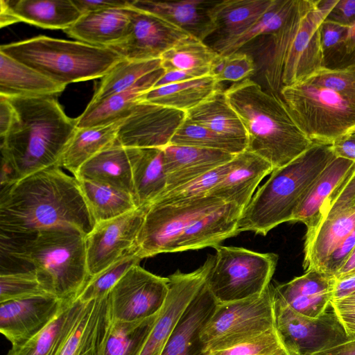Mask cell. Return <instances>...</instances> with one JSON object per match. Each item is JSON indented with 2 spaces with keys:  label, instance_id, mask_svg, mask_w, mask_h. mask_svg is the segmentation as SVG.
I'll use <instances>...</instances> for the list:
<instances>
[{
  "label": "cell",
  "instance_id": "cell-1",
  "mask_svg": "<svg viewBox=\"0 0 355 355\" xmlns=\"http://www.w3.org/2000/svg\"><path fill=\"white\" fill-rule=\"evenodd\" d=\"M95 224L78 180L59 166L1 187L0 235L73 227L87 236Z\"/></svg>",
  "mask_w": 355,
  "mask_h": 355
},
{
  "label": "cell",
  "instance_id": "cell-2",
  "mask_svg": "<svg viewBox=\"0 0 355 355\" xmlns=\"http://www.w3.org/2000/svg\"><path fill=\"white\" fill-rule=\"evenodd\" d=\"M15 110L13 123L1 138V159L14 171L16 181L59 166L77 129L54 96L8 97Z\"/></svg>",
  "mask_w": 355,
  "mask_h": 355
},
{
  "label": "cell",
  "instance_id": "cell-3",
  "mask_svg": "<svg viewBox=\"0 0 355 355\" xmlns=\"http://www.w3.org/2000/svg\"><path fill=\"white\" fill-rule=\"evenodd\" d=\"M85 236L73 227H55L31 234L0 235L1 261L18 272L33 270L46 292L62 300L76 299L89 279Z\"/></svg>",
  "mask_w": 355,
  "mask_h": 355
},
{
  "label": "cell",
  "instance_id": "cell-4",
  "mask_svg": "<svg viewBox=\"0 0 355 355\" xmlns=\"http://www.w3.org/2000/svg\"><path fill=\"white\" fill-rule=\"evenodd\" d=\"M246 132V150L269 162L273 170L302 154L313 144L303 132L279 94L247 78L224 91Z\"/></svg>",
  "mask_w": 355,
  "mask_h": 355
},
{
  "label": "cell",
  "instance_id": "cell-5",
  "mask_svg": "<svg viewBox=\"0 0 355 355\" xmlns=\"http://www.w3.org/2000/svg\"><path fill=\"white\" fill-rule=\"evenodd\" d=\"M334 157L331 144L313 143L294 160L274 169L243 209L239 232L266 236L279 225L291 222L306 193Z\"/></svg>",
  "mask_w": 355,
  "mask_h": 355
},
{
  "label": "cell",
  "instance_id": "cell-6",
  "mask_svg": "<svg viewBox=\"0 0 355 355\" xmlns=\"http://www.w3.org/2000/svg\"><path fill=\"white\" fill-rule=\"evenodd\" d=\"M326 13L316 0H297L282 26L270 36L264 76L270 91L302 82L324 68L320 26Z\"/></svg>",
  "mask_w": 355,
  "mask_h": 355
},
{
  "label": "cell",
  "instance_id": "cell-7",
  "mask_svg": "<svg viewBox=\"0 0 355 355\" xmlns=\"http://www.w3.org/2000/svg\"><path fill=\"white\" fill-rule=\"evenodd\" d=\"M0 52L65 86L102 78L124 60L110 48L44 35L3 44Z\"/></svg>",
  "mask_w": 355,
  "mask_h": 355
},
{
  "label": "cell",
  "instance_id": "cell-8",
  "mask_svg": "<svg viewBox=\"0 0 355 355\" xmlns=\"http://www.w3.org/2000/svg\"><path fill=\"white\" fill-rule=\"evenodd\" d=\"M306 136L317 144H331L355 128V98L306 80L279 92Z\"/></svg>",
  "mask_w": 355,
  "mask_h": 355
},
{
  "label": "cell",
  "instance_id": "cell-9",
  "mask_svg": "<svg viewBox=\"0 0 355 355\" xmlns=\"http://www.w3.org/2000/svg\"><path fill=\"white\" fill-rule=\"evenodd\" d=\"M205 285L218 304L262 293L270 284L278 261L275 253L217 245Z\"/></svg>",
  "mask_w": 355,
  "mask_h": 355
},
{
  "label": "cell",
  "instance_id": "cell-10",
  "mask_svg": "<svg viewBox=\"0 0 355 355\" xmlns=\"http://www.w3.org/2000/svg\"><path fill=\"white\" fill-rule=\"evenodd\" d=\"M275 328L273 285L259 295L218 304L200 332L205 353L225 349Z\"/></svg>",
  "mask_w": 355,
  "mask_h": 355
},
{
  "label": "cell",
  "instance_id": "cell-11",
  "mask_svg": "<svg viewBox=\"0 0 355 355\" xmlns=\"http://www.w3.org/2000/svg\"><path fill=\"white\" fill-rule=\"evenodd\" d=\"M355 228V166L323 205L313 232L305 236L303 268L322 271L338 246Z\"/></svg>",
  "mask_w": 355,
  "mask_h": 355
},
{
  "label": "cell",
  "instance_id": "cell-12",
  "mask_svg": "<svg viewBox=\"0 0 355 355\" xmlns=\"http://www.w3.org/2000/svg\"><path fill=\"white\" fill-rule=\"evenodd\" d=\"M224 204L222 200L207 195L175 203L152 205L146 209L137 255L143 259L173 252L177 240L191 224Z\"/></svg>",
  "mask_w": 355,
  "mask_h": 355
},
{
  "label": "cell",
  "instance_id": "cell-13",
  "mask_svg": "<svg viewBox=\"0 0 355 355\" xmlns=\"http://www.w3.org/2000/svg\"><path fill=\"white\" fill-rule=\"evenodd\" d=\"M274 309L275 329L290 355H313L350 339L332 309L318 318H308L275 294Z\"/></svg>",
  "mask_w": 355,
  "mask_h": 355
},
{
  "label": "cell",
  "instance_id": "cell-14",
  "mask_svg": "<svg viewBox=\"0 0 355 355\" xmlns=\"http://www.w3.org/2000/svg\"><path fill=\"white\" fill-rule=\"evenodd\" d=\"M168 293V279L136 264L109 293L112 321L132 322L159 312Z\"/></svg>",
  "mask_w": 355,
  "mask_h": 355
},
{
  "label": "cell",
  "instance_id": "cell-15",
  "mask_svg": "<svg viewBox=\"0 0 355 355\" xmlns=\"http://www.w3.org/2000/svg\"><path fill=\"white\" fill-rule=\"evenodd\" d=\"M146 209H137L95 224L85 236L88 273L94 277L130 254H137Z\"/></svg>",
  "mask_w": 355,
  "mask_h": 355
},
{
  "label": "cell",
  "instance_id": "cell-16",
  "mask_svg": "<svg viewBox=\"0 0 355 355\" xmlns=\"http://www.w3.org/2000/svg\"><path fill=\"white\" fill-rule=\"evenodd\" d=\"M214 255H209L196 270H177L169 275L168 293L140 355H161L175 326L205 283Z\"/></svg>",
  "mask_w": 355,
  "mask_h": 355
},
{
  "label": "cell",
  "instance_id": "cell-17",
  "mask_svg": "<svg viewBox=\"0 0 355 355\" xmlns=\"http://www.w3.org/2000/svg\"><path fill=\"white\" fill-rule=\"evenodd\" d=\"M186 118V112L141 101L121 125L116 143L125 148H164Z\"/></svg>",
  "mask_w": 355,
  "mask_h": 355
},
{
  "label": "cell",
  "instance_id": "cell-18",
  "mask_svg": "<svg viewBox=\"0 0 355 355\" xmlns=\"http://www.w3.org/2000/svg\"><path fill=\"white\" fill-rule=\"evenodd\" d=\"M188 35L156 15L132 8L129 33L121 42L110 49L125 60L157 59Z\"/></svg>",
  "mask_w": 355,
  "mask_h": 355
},
{
  "label": "cell",
  "instance_id": "cell-19",
  "mask_svg": "<svg viewBox=\"0 0 355 355\" xmlns=\"http://www.w3.org/2000/svg\"><path fill=\"white\" fill-rule=\"evenodd\" d=\"M67 301L42 295L0 302V331L12 347L20 345L46 327Z\"/></svg>",
  "mask_w": 355,
  "mask_h": 355
},
{
  "label": "cell",
  "instance_id": "cell-20",
  "mask_svg": "<svg viewBox=\"0 0 355 355\" xmlns=\"http://www.w3.org/2000/svg\"><path fill=\"white\" fill-rule=\"evenodd\" d=\"M336 279L311 270L291 281L273 285L275 295L297 313L315 318L331 307Z\"/></svg>",
  "mask_w": 355,
  "mask_h": 355
},
{
  "label": "cell",
  "instance_id": "cell-21",
  "mask_svg": "<svg viewBox=\"0 0 355 355\" xmlns=\"http://www.w3.org/2000/svg\"><path fill=\"white\" fill-rule=\"evenodd\" d=\"M163 152L166 175V188L163 193L230 162L236 155L218 150L172 144L163 148Z\"/></svg>",
  "mask_w": 355,
  "mask_h": 355
},
{
  "label": "cell",
  "instance_id": "cell-22",
  "mask_svg": "<svg viewBox=\"0 0 355 355\" xmlns=\"http://www.w3.org/2000/svg\"><path fill=\"white\" fill-rule=\"evenodd\" d=\"M216 1H131V7L156 15L189 35L204 41L214 34L210 10Z\"/></svg>",
  "mask_w": 355,
  "mask_h": 355
},
{
  "label": "cell",
  "instance_id": "cell-23",
  "mask_svg": "<svg viewBox=\"0 0 355 355\" xmlns=\"http://www.w3.org/2000/svg\"><path fill=\"white\" fill-rule=\"evenodd\" d=\"M243 208L225 203L201 216L191 224L177 240L173 252L215 248L220 243L240 234L238 222Z\"/></svg>",
  "mask_w": 355,
  "mask_h": 355
},
{
  "label": "cell",
  "instance_id": "cell-24",
  "mask_svg": "<svg viewBox=\"0 0 355 355\" xmlns=\"http://www.w3.org/2000/svg\"><path fill=\"white\" fill-rule=\"evenodd\" d=\"M272 171L269 162L245 150L235 155L232 169L208 195L244 209L258 184Z\"/></svg>",
  "mask_w": 355,
  "mask_h": 355
},
{
  "label": "cell",
  "instance_id": "cell-25",
  "mask_svg": "<svg viewBox=\"0 0 355 355\" xmlns=\"http://www.w3.org/2000/svg\"><path fill=\"white\" fill-rule=\"evenodd\" d=\"M131 13V7L85 13L64 31L77 41L111 48L121 42L129 33Z\"/></svg>",
  "mask_w": 355,
  "mask_h": 355
},
{
  "label": "cell",
  "instance_id": "cell-26",
  "mask_svg": "<svg viewBox=\"0 0 355 355\" xmlns=\"http://www.w3.org/2000/svg\"><path fill=\"white\" fill-rule=\"evenodd\" d=\"M112 322L109 294L87 302L60 355H103Z\"/></svg>",
  "mask_w": 355,
  "mask_h": 355
},
{
  "label": "cell",
  "instance_id": "cell-27",
  "mask_svg": "<svg viewBox=\"0 0 355 355\" xmlns=\"http://www.w3.org/2000/svg\"><path fill=\"white\" fill-rule=\"evenodd\" d=\"M216 303L205 283L182 314L161 355H205L200 332Z\"/></svg>",
  "mask_w": 355,
  "mask_h": 355
},
{
  "label": "cell",
  "instance_id": "cell-28",
  "mask_svg": "<svg viewBox=\"0 0 355 355\" xmlns=\"http://www.w3.org/2000/svg\"><path fill=\"white\" fill-rule=\"evenodd\" d=\"M163 68L141 78L132 87L87 105L77 119V128L100 126L127 118L147 92L154 88L163 76Z\"/></svg>",
  "mask_w": 355,
  "mask_h": 355
},
{
  "label": "cell",
  "instance_id": "cell-29",
  "mask_svg": "<svg viewBox=\"0 0 355 355\" xmlns=\"http://www.w3.org/2000/svg\"><path fill=\"white\" fill-rule=\"evenodd\" d=\"M130 156L133 198L138 208H148L166 190L163 148H127Z\"/></svg>",
  "mask_w": 355,
  "mask_h": 355
},
{
  "label": "cell",
  "instance_id": "cell-30",
  "mask_svg": "<svg viewBox=\"0 0 355 355\" xmlns=\"http://www.w3.org/2000/svg\"><path fill=\"white\" fill-rule=\"evenodd\" d=\"M86 304L77 298L67 301L46 327L23 344L12 347L7 355H60Z\"/></svg>",
  "mask_w": 355,
  "mask_h": 355
},
{
  "label": "cell",
  "instance_id": "cell-31",
  "mask_svg": "<svg viewBox=\"0 0 355 355\" xmlns=\"http://www.w3.org/2000/svg\"><path fill=\"white\" fill-rule=\"evenodd\" d=\"M354 166V162L335 157L311 186L295 211L291 221L304 223L307 230L305 236L310 234L315 229L323 205Z\"/></svg>",
  "mask_w": 355,
  "mask_h": 355
},
{
  "label": "cell",
  "instance_id": "cell-32",
  "mask_svg": "<svg viewBox=\"0 0 355 355\" xmlns=\"http://www.w3.org/2000/svg\"><path fill=\"white\" fill-rule=\"evenodd\" d=\"M73 176L78 180L110 186L133 196L128 150L116 141L86 162Z\"/></svg>",
  "mask_w": 355,
  "mask_h": 355
},
{
  "label": "cell",
  "instance_id": "cell-33",
  "mask_svg": "<svg viewBox=\"0 0 355 355\" xmlns=\"http://www.w3.org/2000/svg\"><path fill=\"white\" fill-rule=\"evenodd\" d=\"M66 86L0 52V95L7 97L54 96Z\"/></svg>",
  "mask_w": 355,
  "mask_h": 355
},
{
  "label": "cell",
  "instance_id": "cell-34",
  "mask_svg": "<svg viewBox=\"0 0 355 355\" xmlns=\"http://www.w3.org/2000/svg\"><path fill=\"white\" fill-rule=\"evenodd\" d=\"M210 75L154 87L142 97L145 101L187 112L223 91Z\"/></svg>",
  "mask_w": 355,
  "mask_h": 355
},
{
  "label": "cell",
  "instance_id": "cell-35",
  "mask_svg": "<svg viewBox=\"0 0 355 355\" xmlns=\"http://www.w3.org/2000/svg\"><path fill=\"white\" fill-rule=\"evenodd\" d=\"M6 3L20 21L46 29H62L82 15L72 0H18Z\"/></svg>",
  "mask_w": 355,
  "mask_h": 355
},
{
  "label": "cell",
  "instance_id": "cell-36",
  "mask_svg": "<svg viewBox=\"0 0 355 355\" xmlns=\"http://www.w3.org/2000/svg\"><path fill=\"white\" fill-rule=\"evenodd\" d=\"M123 120L100 126L77 128L62 156L59 167L75 175L86 162L116 143Z\"/></svg>",
  "mask_w": 355,
  "mask_h": 355
},
{
  "label": "cell",
  "instance_id": "cell-37",
  "mask_svg": "<svg viewBox=\"0 0 355 355\" xmlns=\"http://www.w3.org/2000/svg\"><path fill=\"white\" fill-rule=\"evenodd\" d=\"M273 0L216 1L210 10L218 40L238 35L256 22L270 7Z\"/></svg>",
  "mask_w": 355,
  "mask_h": 355
},
{
  "label": "cell",
  "instance_id": "cell-38",
  "mask_svg": "<svg viewBox=\"0 0 355 355\" xmlns=\"http://www.w3.org/2000/svg\"><path fill=\"white\" fill-rule=\"evenodd\" d=\"M186 118L220 135L247 144L245 128L224 91L186 112Z\"/></svg>",
  "mask_w": 355,
  "mask_h": 355
},
{
  "label": "cell",
  "instance_id": "cell-39",
  "mask_svg": "<svg viewBox=\"0 0 355 355\" xmlns=\"http://www.w3.org/2000/svg\"><path fill=\"white\" fill-rule=\"evenodd\" d=\"M78 181L95 223L119 217L138 208L133 196L128 192L88 180Z\"/></svg>",
  "mask_w": 355,
  "mask_h": 355
},
{
  "label": "cell",
  "instance_id": "cell-40",
  "mask_svg": "<svg viewBox=\"0 0 355 355\" xmlns=\"http://www.w3.org/2000/svg\"><path fill=\"white\" fill-rule=\"evenodd\" d=\"M297 0H273L268 10L251 26L234 37L218 40L213 49L225 55L238 52L248 42L263 35H271L279 29L293 12Z\"/></svg>",
  "mask_w": 355,
  "mask_h": 355
},
{
  "label": "cell",
  "instance_id": "cell-41",
  "mask_svg": "<svg viewBox=\"0 0 355 355\" xmlns=\"http://www.w3.org/2000/svg\"><path fill=\"white\" fill-rule=\"evenodd\" d=\"M218 53L204 41L188 35L160 57L164 71H195L208 76L211 65Z\"/></svg>",
  "mask_w": 355,
  "mask_h": 355
},
{
  "label": "cell",
  "instance_id": "cell-42",
  "mask_svg": "<svg viewBox=\"0 0 355 355\" xmlns=\"http://www.w3.org/2000/svg\"><path fill=\"white\" fill-rule=\"evenodd\" d=\"M158 313L137 321H112L103 355H140Z\"/></svg>",
  "mask_w": 355,
  "mask_h": 355
},
{
  "label": "cell",
  "instance_id": "cell-43",
  "mask_svg": "<svg viewBox=\"0 0 355 355\" xmlns=\"http://www.w3.org/2000/svg\"><path fill=\"white\" fill-rule=\"evenodd\" d=\"M162 68L160 58L148 60H123L105 76L97 87L90 103L123 92L148 74Z\"/></svg>",
  "mask_w": 355,
  "mask_h": 355
},
{
  "label": "cell",
  "instance_id": "cell-44",
  "mask_svg": "<svg viewBox=\"0 0 355 355\" xmlns=\"http://www.w3.org/2000/svg\"><path fill=\"white\" fill-rule=\"evenodd\" d=\"M170 144L218 150L236 155L246 150L247 144L220 135L187 118L173 136Z\"/></svg>",
  "mask_w": 355,
  "mask_h": 355
},
{
  "label": "cell",
  "instance_id": "cell-45",
  "mask_svg": "<svg viewBox=\"0 0 355 355\" xmlns=\"http://www.w3.org/2000/svg\"><path fill=\"white\" fill-rule=\"evenodd\" d=\"M234 157L230 162L196 179L163 193L152 205L175 203L208 195L232 169L234 164Z\"/></svg>",
  "mask_w": 355,
  "mask_h": 355
},
{
  "label": "cell",
  "instance_id": "cell-46",
  "mask_svg": "<svg viewBox=\"0 0 355 355\" xmlns=\"http://www.w3.org/2000/svg\"><path fill=\"white\" fill-rule=\"evenodd\" d=\"M141 260L135 254L119 260L90 277L76 298L83 302H88L106 296L125 273L133 266L139 264Z\"/></svg>",
  "mask_w": 355,
  "mask_h": 355
},
{
  "label": "cell",
  "instance_id": "cell-47",
  "mask_svg": "<svg viewBox=\"0 0 355 355\" xmlns=\"http://www.w3.org/2000/svg\"><path fill=\"white\" fill-rule=\"evenodd\" d=\"M285 352H288L275 328L205 355H281Z\"/></svg>",
  "mask_w": 355,
  "mask_h": 355
},
{
  "label": "cell",
  "instance_id": "cell-48",
  "mask_svg": "<svg viewBox=\"0 0 355 355\" xmlns=\"http://www.w3.org/2000/svg\"><path fill=\"white\" fill-rule=\"evenodd\" d=\"M51 295L33 270L0 273V302Z\"/></svg>",
  "mask_w": 355,
  "mask_h": 355
},
{
  "label": "cell",
  "instance_id": "cell-49",
  "mask_svg": "<svg viewBox=\"0 0 355 355\" xmlns=\"http://www.w3.org/2000/svg\"><path fill=\"white\" fill-rule=\"evenodd\" d=\"M252 58L247 53L236 52L222 55L218 54L213 61L209 75L219 83H238L249 78L255 71Z\"/></svg>",
  "mask_w": 355,
  "mask_h": 355
},
{
  "label": "cell",
  "instance_id": "cell-50",
  "mask_svg": "<svg viewBox=\"0 0 355 355\" xmlns=\"http://www.w3.org/2000/svg\"><path fill=\"white\" fill-rule=\"evenodd\" d=\"M349 27L324 20L320 26L324 68L337 69L343 54Z\"/></svg>",
  "mask_w": 355,
  "mask_h": 355
},
{
  "label": "cell",
  "instance_id": "cell-51",
  "mask_svg": "<svg viewBox=\"0 0 355 355\" xmlns=\"http://www.w3.org/2000/svg\"><path fill=\"white\" fill-rule=\"evenodd\" d=\"M306 80L355 98V65L337 69L322 68Z\"/></svg>",
  "mask_w": 355,
  "mask_h": 355
},
{
  "label": "cell",
  "instance_id": "cell-52",
  "mask_svg": "<svg viewBox=\"0 0 355 355\" xmlns=\"http://www.w3.org/2000/svg\"><path fill=\"white\" fill-rule=\"evenodd\" d=\"M331 309L339 319L347 336L350 339L355 338V292L331 301Z\"/></svg>",
  "mask_w": 355,
  "mask_h": 355
},
{
  "label": "cell",
  "instance_id": "cell-53",
  "mask_svg": "<svg viewBox=\"0 0 355 355\" xmlns=\"http://www.w3.org/2000/svg\"><path fill=\"white\" fill-rule=\"evenodd\" d=\"M354 245L355 228L329 256L322 272L334 277V274L345 261Z\"/></svg>",
  "mask_w": 355,
  "mask_h": 355
},
{
  "label": "cell",
  "instance_id": "cell-54",
  "mask_svg": "<svg viewBox=\"0 0 355 355\" xmlns=\"http://www.w3.org/2000/svg\"><path fill=\"white\" fill-rule=\"evenodd\" d=\"M325 21L350 27L355 24V0H338L327 15Z\"/></svg>",
  "mask_w": 355,
  "mask_h": 355
},
{
  "label": "cell",
  "instance_id": "cell-55",
  "mask_svg": "<svg viewBox=\"0 0 355 355\" xmlns=\"http://www.w3.org/2000/svg\"><path fill=\"white\" fill-rule=\"evenodd\" d=\"M82 15L111 8L131 7V1L123 0H72Z\"/></svg>",
  "mask_w": 355,
  "mask_h": 355
},
{
  "label": "cell",
  "instance_id": "cell-56",
  "mask_svg": "<svg viewBox=\"0 0 355 355\" xmlns=\"http://www.w3.org/2000/svg\"><path fill=\"white\" fill-rule=\"evenodd\" d=\"M331 147L335 157L355 162V128L337 138Z\"/></svg>",
  "mask_w": 355,
  "mask_h": 355
},
{
  "label": "cell",
  "instance_id": "cell-57",
  "mask_svg": "<svg viewBox=\"0 0 355 355\" xmlns=\"http://www.w3.org/2000/svg\"><path fill=\"white\" fill-rule=\"evenodd\" d=\"M354 65H355V24L349 27L348 34L343 47L342 58L337 69Z\"/></svg>",
  "mask_w": 355,
  "mask_h": 355
},
{
  "label": "cell",
  "instance_id": "cell-58",
  "mask_svg": "<svg viewBox=\"0 0 355 355\" xmlns=\"http://www.w3.org/2000/svg\"><path fill=\"white\" fill-rule=\"evenodd\" d=\"M15 118L14 108L7 96L0 95V137L6 135Z\"/></svg>",
  "mask_w": 355,
  "mask_h": 355
},
{
  "label": "cell",
  "instance_id": "cell-59",
  "mask_svg": "<svg viewBox=\"0 0 355 355\" xmlns=\"http://www.w3.org/2000/svg\"><path fill=\"white\" fill-rule=\"evenodd\" d=\"M203 76H202L201 73L195 71L180 70L164 71L163 76L157 81L155 87H161L171 83L183 82Z\"/></svg>",
  "mask_w": 355,
  "mask_h": 355
},
{
  "label": "cell",
  "instance_id": "cell-60",
  "mask_svg": "<svg viewBox=\"0 0 355 355\" xmlns=\"http://www.w3.org/2000/svg\"><path fill=\"white\" fill-rule=\"evenodd\" d=\"M354 292H355V275L336 279L331 301L343 298Z\"/></svg>",
  "mask_w": 355,
  "mask_h": 355
},
{
  "label": "cell",
  "instance_id": "cell-61",
  "mask_svg": "<svg viewBox=\"0 0 355 355\" xmlns=\"http://www.w3.org/2000/svg\"><path fill=\"white\" fill-rule=\"evenodd\" d=\"M313 355H355V338Z\"/></svg>",
  "mask_w": 355,
  "mask_h": 355
},
{
  "label": "cell",
  "instance_id": "cell-62",
  "mask_svg": "<svg viewBox=\"0 0 355 355\" xmlns=\"http://www.w3.org/2000/svg\"><path fill=\"white\" fill-rule=\"evenodd\" d=\"M355 275V245L352 250L334 275L336 279H340Z\"/></svg>",
  "mask_w": 355,
  "mask_h": 355
},
{
  "label": "cell",
  "instance_id": "cell-63",
  "mask_svg": "<svg viewBox=\"0 0 355 355\" xmlns=\"http://www.w3.org/2000/svg\"><path fill=\"white\" fill-rule=\"evenodd\" d=\"M1 14H0V23L1 28L4 26L19 22L18 19L12 13L8 7L6 1L1 0Z\"/></svg>",
  "mask_w": 355,
  "mask_h": 355
},
{
  "label": "cell",
  "instance_id": "cell-64",
  "mask_svg": "<svg viewBox=\"0 0 355 355\" xmlns=\"http://www.w3.org/2000/svg\"><path fill=\"white\" fill-rule=\"evenodd\" d=\"M281 355H290V354L288 352H285V353H284V354H282Z\"/></svg>",
  "mask_w": 355,
  "mask_h": 355
}]
</instances>
